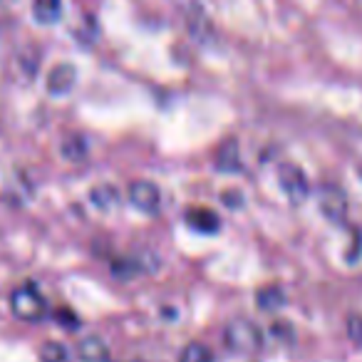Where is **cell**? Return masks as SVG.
I'll list each match as a JSON object with an SVG mask.
<instances>
[{"label": "cell", "instance_id": "cell-1", "mask_svg": "<svg viewBox=\"0 0 362 362\" xmlns=\"http://www.w3.org/2000/svg\"><path fill=\"white\" fill-rule=\"evenodd\" d=\"M11 308L21 320H28V322H37L47 315L45 298H42V293L37 291L33 283H25V286H21V288L13 291Z\"/></svg>", "mask_w": 362, "mask_h": 362}, {"label": "cell", "instance_id": "cell-4", "mask_svg": "<svg viewBox=\"0 0 362 362\" xmlns=\"http://www.w3.org/2000/svg\"><path fill=\"white\" fill-rule=\"evenodd\" d=\"M278 179H281L283 192L288 194V199H291L293 204L305 202L310 187H308V176L300 166L293 164V161H286V164L278 166Z\"/></svg>", "mask_w": 362, "mask_h": 362}, {"label": "cell", "instance_id": "cell-7", "mask_svg": "<svg viewBox=\"0 0 362 362\" xmlns=\"http://www.w3.org/2000/svg\"><path fill=\"white\" fill-rule=\"evenodd\" d=\"M75 67L72 65H57L55 70L50 72V77H47V90L52 92V95H65V92L72 90V85H75Z\"/></svg>", "mask_w": 362, "mask_h": 362}, {"label": "cell", "instance_id": "cell-16", "mask_svg": "<svg viewBox=\"0 0 362 362\" xmlns=\"http://www.w3.org/2000/svg\"><path fill=\"white\" fill-rule=\"evenodd\" d=\"M42 362H67V350L57 342H47L42 347Z\"/></svg>", "mask_w": 362, "mask_h": 362}, {"label": "cell", "instance_id": "cell-15", "mask_svg": "<svg viewBox=\"0 0 362 362\" xmlns=\"http://www.w3.org/2000/svg\"><path fill=\"white\" fill-rule=\"evenodd\" d=\"M283 293L278 291V288H266V291L258 293V305L263 308V310H273V308L283 305Z\"/></svg>", "mask_w": 362, "mask_h": 362}, {"label": "cell", "instance_id": "cell-8", "mask_svg": "<svg viewBox=\"0 0 362 362\" xmlns=\"http://www.w3.org/2000/svg\"><path fill=\"white\" fill-rule=\"evenodd\" d=\"M90 202L97 211H112L119 206V192L112 184H100L90 192Z\"/></svg>", "mask_w": 362, "mask_h": 362}, {"label": "cell", "instance_id": "cell-10", "mask_svg": "<svg viewBox=\"0 0 362 362\" xmlns=\"http://www.w3.org/2000/svg\"><path fill=\"white\" fill-rule=\"evenodd\" d=\"M216 164H218V169H223V171H238V169H241V159H238V141L236 139H228L226 144L218 149Z\"/></svg>", "mask_w": 362, "mask_h": 362}, {"label": "cell", "instance_id": "cell-11", "mask_svg": "<svg viewBox=\"0 0 362 362\" xmlns=\"http://www.w3.org/2000/svg\"><path fill=\"white\" fill-rule=\"evenodd\" d=\"M80 357L85 362H105L107 360V347L97 337H87L80 342Z\"/></svg>", "mask_w": 362, "mask_h": 362}, {"label": "cell", "instance_id": "cell-5", "mask_svg": "<svg viewBox=\"0 0 362 362\" xmlns=\"http://www.w3.org/2000/svg\"><path fill=\"white\" fill-rule=\"evenodd\" d=\"M317 202H320V211L327 221H332V223L345 221L347 197L340 187H335V184H325V187H320V197H317Z\"/></svg>", "mask_w": 362, "mask_h": 362}, {"label": "cell", "instance_id": "cell-17", "mask_svg": "<svg viewBox=\"0 0 362 362\" xmlns=\"http://www.w3.org/2000/svg\"><path fill=\"white\" fill-rule=\"evenodd\" d=\"M347 327H350V335H352V340L362 342V317L352 315V317H350V322H347Z\"/></svg>", "mask_w": 362, "mask_h": 362}, {"label": "cell", "instance_id": "cell-9", "mask_svg": "<svg viewBox=\"0 0 362 362\" xmlns=\"http://www.w3.org/2000/svg\"><path fill=\"white\" fill-rule=\"evenodd\" d=\"M33 13L37 23H55L60 21L62 0H33Z\"/></svg>", "mask_w": 362, "mask_h": 362}, {"label": "cell", "instance_id": "cell-2", "mask_svg": "<svg viewBox=\"0 0 362 362\" xmlns=\"http://www.w3.org/2000/svg\"><path fill=\"white\" fill-rule=\"evenodd\" d=\"M226 342L236 352H253L261 347V330L251 320H233L226 327Z\"/></svg>", "mask_w": 362, "mask_h": 362}, {"label": "cell", "instance_id": "cell-18", "mask_svg": "<svg viewBox=\"0 0 362 362\" xmlns=\"http://www.w3.org/2000/svg\"><path fill=\"white\" fill-rule=\"evenodd\" d=\"M241 194L238 192H223V197H221V202L223 204H231V206H241Z\"/></svg>", "mask_w": 362, "mask_h": 362}, {"label": "cell", "instance_id": "cell-13", "mask_svg": "<svg viewBox=\"0 0 362 362\" xmlns=\"http://www.w3.org/2000/svg\"><path fill=\"white\" fill-rule=\"evenodd\" d=\"M62 154H65V159L82 161L87 156V141L82 136H67L62 144Z\"/></svg>", "mask_w": 362, "mask_h": 362}, {"label": "cell", "instance_id": "cell-14", "mask_svg": "<svg viewBox=\"0 0 362 362\" xmlns=\"http://www.w3.org/2000/svg\"><path fill=\"white\" fill-rule=\"evenodd\" d=\"M179 362H214V355L204 345H199V342H192V345L184 347Z\"/></svg>", "mask_w": 362, "mask_h": 362}, {"label": "cell", "instance_id": "cell-3", "mask_svg": "<svg viewBox=\"0 0 362 362\" xmlns=\"http://www.w3.org/2000/svg\"><path fill=\"white\" fill-rule=\"evenodd\" d=\"M129 202L132 206H136L146 216H154L161 211V189L154 181H132L129 184Z\"/></svg>", "mask_w": 362, "mask_h": 362}, {"label": "cell", "instance_id": "cell-19", "mask_svg": "<svg viewBox=\"0 0 362 362\" xmlns=\"http://www.w3.org/2000/svg\"><path fill=\"white\" fill-rule=\"evenodd\" d=\"M357 174H360V179H362V164H360V166H357Z\"/></svg>", "mask_w": 362, "mask_h": 362}, {"label": "cell", "instance_id": "cell-6", "mask_svg": "<svg viewBox=\"0 0 362 362\" xmlns=\"http://www.w3.org/2000/svg\"><path fill=\"white\" fill-rule=\"evenodd\" d=\"M187 223L199 233H216L221 228V218L209 209H192L187 211Z\"/></svg>", "mask_w": 362, "mask_h": 362}, {"label": "cell", "instance_id": "cell-12", "mask_svg": "<svg viewBox=\"0 0 362 362\" xmlns=\"http://www.w3.org/2000/svg\"><path fill=\"white\" fill-rule=\"evenodd\" d=\"M189 30H192V35L194 37H197V40H209V18L206 16H204V13L202 11H199V8L197 6H194L192 8V13H189Z\"/></svg>", "mask_w": 362, "mask_h": 362}]
</instances>
